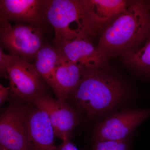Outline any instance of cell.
Returning a JSON list of instances; mask_svg holds the SVG:
<instances>
[{
	"mask_svg": "<svg viewBox=\"0 0 150 150\" xmlns=\"http://www.w3.org/2000/svg\"><path fill=\"white\" fill-rule=\"evenodd\" d=\"M13 100L3 109L0 116V143L7 150H32L25 131L29 107L23 100Z\"/></svg>",
	"mask_w": 150,
	"mask_h": 150,
	"instance_id": "cell-6",
	"label": "cell"
},
{
	"mask_svg": "<svg viewBox=\"0 0 150 150\" xmlns=\"http://www.w3.org/2000/svg\"><path fill=\"white\" fill-rule=\"evenodd\" d=\"M129 145L126 140L96 142L92 150H128Z\"/></svg>",
	"mask_w": 150,
	"mask_h": 150,
	"instance_id": "cell-16",
	"label": "cell"
},
{
	"mask_svg": "<svg viewBox=\"0 0 150 150\" xmlns=\"http://www.w3.org/2000/svg\"><path fill=\"white\" fill-rule=\"evenodd\" d=\"M46 5L47 0H1L0 20L29 25L46 32L50 25Z\"/></svg>",
	"mask_w": 150,
	"mask_h": 150,
	"instance_id": "cell-8",
	"label": "cell"
},
{
	"mask_svg": "<svg viewBox=\"0 0 150 150\" xmlns=\"http://www.w3.org/2000/svg\"><path fill=\"white\" fill-rule=\"evenodd\" d=\"M150 117V108L117 112L100 123L96 129V142L125 139L142 122Z\"/></svg>",
	"mask_w": 150,
	"mask_h": 150,
	"instance_id": "cell-11",
	"label": "cell"
},
{
	"mask_svg": "<svg viewBox=\"0 0 150 150\" xmlns=\"http://www.w3.org/2000/svg\"><path fill=\"white\" fill-rule=\"evenodd\" d=\"M9 54H6L0 47V74L1 76L6 79H8L7 67L8 62Z\"/></svg>",
	"mask_w": 150,
	"mask_h": 150,
	"instance_id": "cell-17",
	"label": "cell"
},
{
	"mask_svg": "<svg viewBox=\"0 0 150 150\" xmlns=\"http://www.w3.org/2000/svg\"><path fill=\"white\" fill-rule=\"evenodd\" d=\"M121 55L129 64L150 77V39L142 46Z\"/></svg>",
	"mask_w": 150,
	"mask_h": 150,
	"instance_id": "cell-15",
	"label": "cell"
},
{
	"mask_svg": "<svg viewBox=\"0 0 150 150\" xmlns=\"http://www.w3.org/2000/svg\"><path fill=\"white\" fill-rule=\"evenodd\" d=\"M11 95L10 87L4 86L1 83L0 84V105L1 106L8 99Z\"/></svg>",
	"mask_w": 150,
	"mask_h": 150,
	"instance_id": "cell-18",
	"label": "cell"
},
{
	"mask_svg": "<svg viewBox=\"0 0 150 150\" xmlns=\"http://www.w3.org/2000/svg\"><path fill=\"white\" fill-rule=\"evenodd\" d=\"M59 59L60 54L56 46L44 44L36 54L33 64L43 81L53 89L57 98L64 100L56 78Z\"/></svg>",
	"mask_w": 150,
	"mask_h": 150,
	"instance_id": "cell-13",
	"label": "cell"
},
{
	"mask_svg": "<svg viewBox=\"0 0 150 150\" xmlns=\"http://www.w3.org/2000/svg\"><path fill=\"white\" fill-rule=\"evenodd\" d=\"M31 104L46 112L56 137L63 141L70 139L73 131L79 124L78 113L67 100L44 95L33 100Z\"/></svg>",
	"mask_w": 150,
	"mask_h": 150,
	"instance_id": "cell-9",
	"label": "cell"
},
{
	"mask_svg": "<svg viewBox=\"0 0 150 150\" xmlns=\"http://www.w3.org/2000/svg\"><path fill=\"white\" fill-rule=\"evenodd\" d=\"M126 87L121 80L105 69L82 72L70 98L79 113L88 118L102 115L123 101Z\"/></svg>",
	"mask_w": 150,
	"mask_h": 150,
	"instance_id": "cell-2",
	"label": "cell"
},
{
	"mask_svg": "<svg viewBox=\"0 0 150 150\" xmlns=\"http://www.w3.org/2000/svg\"><path fill=\"white\" fill-rule=\"evenodd\" d=\"M55 46L82 72L104 69L108 59L87 38L80 36L73 40L55 38Z\"/></svg>",
	"mask_w": 150,
	"mask_h": 150,
	"instance_id": "cell-10",
	"label": "cell"
},
{
	"mask_svg": "<svg viewBox=\"0 0 150 150\" xmlns=\"http://www.w3.org/2000/svg\"><path fill=\"white\" fill-rule=\"evenodd\" d=\"M58 148V150H79L70 139L63 141Z\"/></svg>",
	"mask_w": 150,
	"mask_h": 150,
	"instance_id": "cell-19",
	"label": "cell"
},
{
	"mask_svg": "<svg viewBox=\"0 0 150 150\" xmlns=\"http://www.w3.org/2000/svg\"><path fill=\"white\" fill-rule=\"evenodd\" d=\"M46 16L55 33V38L73 40L80 36L72 27L76 24L82 35L79 0H47Z\"/></svg>",
	"mask_w": 150,
	"mask_h": 150,
	"instance_id": "cell-7",
	"label": "cell"
},
{
	"mask_svg": "<svg viewBox=\"0 0 150 150\" xmlns=\"http://www.w3.org/2000/svg\"><path fill=\"white\" fill-rule=\"evenodd\" d=\"M7 71L11 96L31 103L33 100L46 94L43 80L33 64L9 54Z\"/></svg>",
	"mask_w": 150,
	"mask_h": 150,
	"instance_id": "cell-5",
	"label": "cell"
},
{
	"mask_svg": "<svg viewBox=\"0 0 150 150\" xmlns=\"http://www.w3.org/2000/svg\"><path fill=\"white\" fill-rule=\"evenodd\" d=\"M59 51L60 59L56 71V78L63 99L67 100L79 84L82 71L79 66L70 62Z\"/></svg>",
	"mask_w": 150,
	"mask_h": 150,
	"instance_id": "cell-14",
	"label": "cell"
},
{
	"mask_svg": "<svg viewBox=\"0 0 150 150\" xmlns=\"http://www.w3.org/2000/svg\"><path fill=\"white\" fill-rule=\"evenodd\" d=\"M0 150H7L3 146L1 145V146H0Z\"/></svg>",
	"mask_w": 150,
	"mask_h": 150,
	"instance_id": "cell-20",
	"label": "cell"
},
{
	"mask_svg": "<svg viewBox=\"0 0 150 150\" xmlns=\"http://www.w3.org/2000/svg\"><path fill=\"white\" fill-rule=\"evenodd\" d=\"M149 39L150 1H131L99 37L96 47L108 60L139 48Z\"/></svg>",
	"mask_w": 150,
	"mask_h": 150,
	"instance_id": "cell-1",
	"label": "cell"
},
{
	"mask_svg": "<svg viewBox=\"0 0 150 150\" xmlns=\"http://www.w3.org/2000/svg\"><path fill=\"white\" fill-rule=\"evenodd\" d=\"M26 138L32 150H58L48 115L37 107L29 108L25 123Z\"/></svg>",
	"mask_w": 150,
	"mask_h": 150,
	"instance_id": "cell-12",
	"label": "cell"
},
{
	"mask_svg": "<svg viewBox=\"0 0 150 150\" xmlns=\"http://www.w3.org/2000/svg\"><path fill=\"white\" fill-rule=\"evenodd\" d=\"M83 36L91 40L100 37L126 9L130 1L124 0H79Z\"/></svg>",
	"mask_w": 150,
	"mask_h": 150,
	"instance_id": "cell-3",
	"label": "cell"
},
{
	"mask_svg": "<svg viewBox=\"0 0 150 150\" xmlns=\"http://www.w3.org/2000/svg\"><path fill=\"white\" fill-rule=\"evenodd\" d=\"M42 31L29 25L0 20L1 47L28 62L35 59L44 46Z\"/></svg>",
	"mask_w": 150,
	"mask_h": 150,
	"instance_id": "cell-4",
	"label": "cell"
}]
</instances>
